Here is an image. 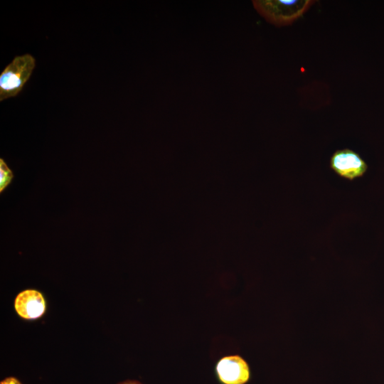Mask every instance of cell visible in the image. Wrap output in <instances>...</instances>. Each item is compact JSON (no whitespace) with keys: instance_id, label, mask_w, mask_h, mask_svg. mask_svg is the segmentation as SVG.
Returning <instances> with one entry per match:
<instances>
[{"instance_id":"3957f363","label":"cell","mask_w":384,"mask_h":384,"mask_svg":"<svg viewBox=\"0 0 384 384\" xmlns=\"http://www.w3.org/2000/svg\"><path fill=\"white\" fill-rule=\"evenodd\" d=\"M330 167L338 176L349 181L362 177L368 170L366 162L359 154L348 148L334 152Z\"/></svg>"},{"instance_id":"277c9868","label":"cell","mask_w":384,"mask_h":384,"mask_svg":"<svg viewBox=\"0 0 384 384\" xmlns=\"http://www.w3.org/2000/svg\"><path fill=\"white\" fill-rule=\"evenodd\" d=\"M216 372L223 384H245L250 377L247 363L238 355L225 356L219 360Z\"/></svg>"},{"instance_id":"52a82bcc","label":"cell","mask_w":384,"mask_h":384,"mask_svg":"<svg viewBox=\"0 0 384 384\" xmlns=\"http://www.w3.org/2000/svg\"><path fill=\"white\" fill-rule=\"evenodd\" d=\"M0 384H22V383L16 378L11 376V377H8L2 380L0 382Z\"/></svg>"},{"instance_id":"8992f818","label":"cell","mask_w":384,"mask_h":384,"mask_svg":"<svg viewBox=\"0 0 384 384\" xmlns=\"http://www.w3.org/2000/svg\"><path fill=\"white\" fill-rule=\"evenodd\" d=\"M14 176L4 159H0V193H1L11 183Z\"/></svg>"},{"instance_id":"6da1fadb","label":"cell","mask_w":384,"mask_h":384,"mask_svg":"<svg viewBox=\"0 0 384 384\" xmlns=\"http://www.w3.org/2000/svg\"><path fill=\"white\" fill-rule=\"evenodd\" d=\"M314 2L311 0H256L252 1V4L267 21L276 26H284L301 17Z\"/></svg>"},{"instance_id":"ba28073f","label":"cell","mask_w":384,"mask_h":384,"mask_svg":"<svg viewBox=\"0 0 384 384\" xmlns=\"http://www.w3.org/2000/svg\"><path fill=\"white\" fill-rule=\"evenodd\" d=\"M118 384H142L141 383L137 381V380H125L123 382H121Z\"/></svg>"},{"instance_id":"7a4b0ae2","label":"cell","mask_w":384,"mask_h":384,"mask_svg":"<svg viewBox=\"0 0 384 384\" xmlns=\"http://www.w3.org/2000/svg\"><path fill=\"white\" fill-rule=\"evenodd\" d=\"M36 65L30 54L16 56L0 75V101L16 96L31 77Z\"/></svg>"},{"instance_id":"5b68a950","label":"cell","mask_w":384,"mask_h":384,"mask_svg":"<svg viewBox=\"0 0 384 384\" xmlns=\"http://www.w3.org/2000/svg\"><path fill=\"white\" fill-rule=\"evenodd\" d=\"M46 301L38 290L25 289L18 293L14 300V309L24 319L33 320L42 316L46 311Z\"/></svg>"}]
</instances>
